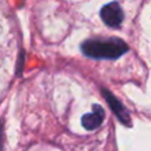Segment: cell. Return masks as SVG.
Returning a JSON list of instances; mask_svg holds the SVG:
<instances>
[{"instance_id":"6da1fadb","label":"cell","mask_w":151,"mask_h":151,"mask_svg":"<svg viewBox=\"0 0 151 151\" xmlns=\"http://www.w3.org/2000/svg\"><path fill=\"white\" fill-rule=\"evenodd\" d=\"M80 48L85 55L94 59H117L129 51L126 42L117 37L87 39Z\"/></svg>"},{"instance_id":"7a4b0ae2","label":"cell","mask_w":151,"mask_h":151,"mask_svg":"<svg viewBox=\"0 0 151 151\" xmlns=\"http://www.w3.org/2000/svg\"><path fill=\"white\" fill-rule=\"evenodd\" d=\"M100 18L107 26L118 27L124 19V13L118 2H110L100 9Z\"/></svg>"},{"instance_id":"3957f363","label":"cell","mask_w":151,"mask_h":151,"mask_svg":"<svg viewBox=\"0 0 151 151\" xmlns=\"http://www.w3.org/2000/svg\"><path fill=\"white\" fill-rule=\"evenodd\" d=\"M101 93H103V97L106 99L109 106L111 107V110L113 111V113L117 116V118L120 120L122 124L126 125V126H130L131 124V119H130V116L126 111V109L122 105V103L110 92L107 91L106 88H101Z\"/></svg>"},{"instance_id":"277c9868","label":"cell","mask_w":151,"mask_h":151,"mask_svg":"<svg viewBox=\"0 0 151 151\" xmlns=\"http://www.w3.org/2000/svg\"><path fill=\"white\" fill-rule=\"evenodd\" d=\"M104 118H105L104 109L98 104H93L92 112L84 114L81 117V124L87 131H92V130L98 129L101 125Z\"/></svg>"}]
</instances>
